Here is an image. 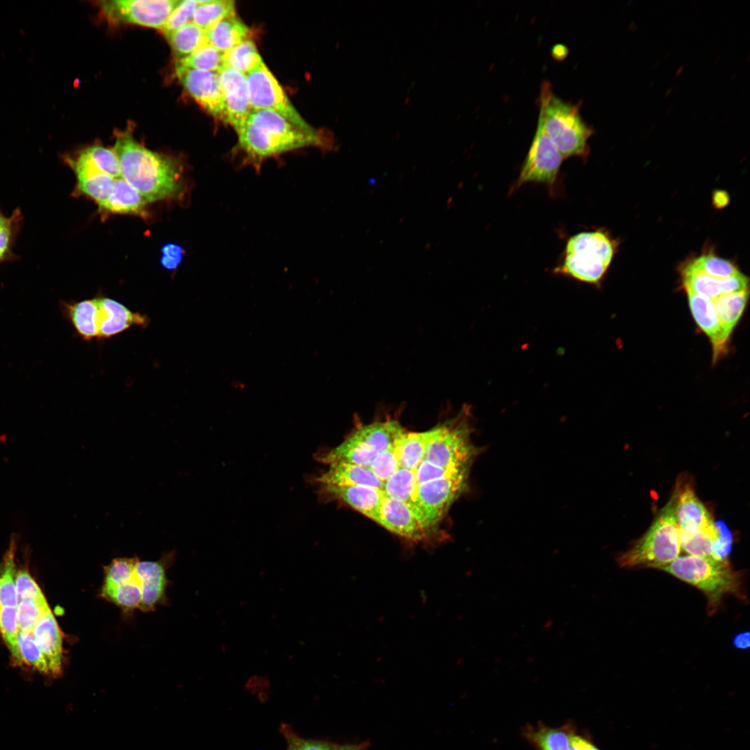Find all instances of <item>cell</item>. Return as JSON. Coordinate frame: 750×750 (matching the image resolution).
I'll list each match as a JSON object with an SVG mask.
<instances>
[{
  "mask_svg": "<svg viewBox=\"0 0 750 750\" xmlns=\"http://www.w3.org/2000/svg\"><path fill=\"white\" fill-rule=\"evenodd\" d=\"M197 6L195 0L179 1L160 30L161 32L166 35L190 23Z\"/></svg>",
  "mask_w": 750,
  "mask_h": 750,
  "instance_id": "ee69618b",
  "label": "cell"
},
{
  "mask_svg": "<svg viewBox=\"0 0 750 750\" xmlns=\"http://www.w3.org/2000/svg\"><path fill=\"white\" fill-rule=\"evenodd\" d=\"M692 316L699 327L709 338L716 358L726 344L722 326L713 301L708 297L687 292Z\"/></svg>",
  "mask_w": 750,
  "mask_h": 750,
  "instance_id": "d4e9b609",
  "label": "cell"
},
{
  "mask_svg": "<svg viewBox=\"0 0 750 750\" xmlns=\"http://www.w3.org/2000/svg\"><path fill=\"white\" fill-rule=\"evenodd\" d=\"M429 430L421 433L404 431L396 440L394 449L399 467L415 470L424 460Z\"/></svg>",
  "mask_w": 750,
  "mask_h": 750,
  "instance_id": "1f68e13d",
  "label": "cell"
},
{
  "mask_svg": "<svg viewBox=\"0 0 750 750\" xmlns=\"http://www.w3.org/2000/svg\"><path fill=\"white\" fill-rule=\"evenodd\" d=\"M369 468L381 481H387L399 468L394 446L378 453Z\"/></svg>",
  "mask_w": 750,
  "mask_h": 750,
  "instance_id": "f6af8a7d",
  "label": "cell"
},
{
  "mask_svg": "<svg viewBox=\"0 0 750 750\" xmlns=\"http://www.w3.org/2000/svg\"><path fill=\"white\" fill-rule=\"evenodd\" d=\"M147 203L135 189L119 177L115 180L113 190L108 200L100 208L111 213L133 214L146 217Z\"/></svg>",
  "mask_w": 750,
  "mask_h": 750,
  "instance_id": "83f0119b",
  "label": "cell"
},
{
  "mask_svg": "<svg viewBox=\"0 0 750 750\" xmlns=\"http://www.w3.org/2000/svg\"><path fill=\"white\" fill-rule=\"evenodd\" d=\"M249 28L236 15L225 18L206 31L208 44L224 53L249 38Z\"/></svg>",
  "mask_w": 750,
  "mask_h": 750,
  "instance_id": "f1b7e54d",
  "label": "cell"
},
{
  "mask_svg": "<svg viewBox=\"0 0 750 750\" xmlns=\"http://www.w3.org/2000/svg\"><path fill=\"white\" fill-rule=\"evenodd\" d=\"M614 252L612 241L605 232H580L567 239L561 260L552 272L580 282L598 284L610 265Z\"/></svg>",
  "mask_w": 750,
  "mask_h": 750,
  "instance_id": "8992f818",
  "label": "cell"
},
{
  "mask_svg": "<svg viewBox=\"0 0 750 750\" xmlns=\"http://www.w3.org/2000/svg\"><path fill=\"white\" fill-rule=\"evenodd\" d=\"M113 150L120 164L121 177L147 202L182 194L183 168L172 158L147 149L128 132L117 135Z\"/></svg>",
  "mask_w": 750,
  "mask_h": 750,
  "instance_id": "7a4b0ae2",
  "label": "cell"
},
{
  "mask_svg": "<svg viewBox=\"0 0 750 750\" xmlns=\"http://www.w3.org/2000/svg\"><path fill=\"white\" fill-rule=\"evenodd\" d=\"M16 544V539L12 538L0 563V606L17 607L19 603L15 586Z\"/></svg>",
  "mask_w": 750,
  "mask_h": 750,
  "instance_id": "d590c367",
  "label": "cell"
},
{
  "mask_svg": "<svg viewBox=\"0 0 750 750\" xmlns=\"http://www.w3.org/2000/svg\"><path fill=\"white\" fill-rule=\"evenodd\" d=\"M17 608L19 631L24 633H32L41 617L51 610L47 599L21 601Z\"/></svg>",
  "mask_w": 750,
  "mask_h": 750,
  "instance_id": "7bdbcfd3",
  "label": "cell"
},
{
  "mask_svg": "<svg viewBox=\"0 0 750 750\" xmlns=\"http://www.w3.org/2000/svg\"><path fill=\"white\" fill-rule=\"evenodd\" d=\"M281 731L287 742L286 750H331L333 744L301 738L285 724L282 725Z\"/></svg>",
  "mask_w": 750,
  "mask_h": 750,
  "instance_id": "7dc6e473",
  "label": "cell"
},
{
  "mask_svg": "<svg viewBox=\"0 0 750 750\" xmlns=\"http://www.w3.org/2000/svg\"><path fill=\"white\" fill-rule=\"evenodd\" d=\"M32 633L47 660L50 676H60L63 662L62 636L51 610L41 617Z\"/></svg>",
  "mask_w": 750,
  "mask_h": 750,
  "instance_id": "603a6c76",
  "label": "cell"
},
{
  "mask_svg": "<svg viewBox=\"0 0 750 750\" xmlns=\"http://www.w3.org/2000/svg\"><path fill=\"white\" fill-rule=\"evenodd\" d=\"M177 0H111L101 6L111 21L161 30L177 6Z\"/></svg>",
  "mask_w": 750,
  "mask_h": 750,
  "instance_id": "4fadbf2b",
  "label": "cell"
},
{
  "mask_svg": "<svg viewBox=\"0 0 750 750\" xmlns=\"http://www.w3.org/2000/svg\"><path fill=\"white\" fill-rule=\"evenodd\" d=\"M175 556V551H172L165 552L156 561H138L135 571L142 592V601L139 608L141 611H153L157 606L165 601L167 585L166 570L174 561Z\"/></svg>",
  "mask_w": 750,
  "mask_h": 750,
  "instance_id": "e0dca14e",
  "label": "cell"
},
{
  "mask_svg": "<svg viewBox=\"0 0 750 750\" xmlns=\"http://www.w3.org/2000/svg\"><path fill=\"white\" fill-rule=\"evenodd\" d=\"M568 728L569 723L552 727L539 722L524 726L522 735L535 750H569Z\"/></svg>",
  "mask_w": 750,
  "mask_h": 750,
  "instance_id": "f546056e",
  "label": "cell"
},
{
  "mask_svg": "<svg viewBox=\"0 0 750 750\" xmlns=\"http://www.w3.org/2000/svg\"><path fill=\"white\" fill-rule=\"evenodd\" d=\"M417 487L415 472L412 470L399 467L384 482L383 492L387 497L408 505L426 531L423 513L417 506L415 499Z\"/></svg>",
  "mask_w": 750,
  "mask_h": 750,
  "instance_id": "4316f807",
  "label": "cell"
},
{
  "mask_svg": "<svg viewBox=\"0 0 750 750\" xmlns=\"http://www.w3.org/2000/svg\"><path fill=\"white\" fill-rule=\"evenodd\" d=\"M412 471L415 472L417 484L418 485L426 482L453 474L469 473L470 469H446L435 466L425 460H422L418 467Z\"/></svg>",
  "mask_w": 750,
  "mask_h": 750,
  "instance_id": "c3c4849f",
  "label": "cell"
},
{
  "mask_svg": "<svg viewBox=\"0 0 750 750\" xmlns=\"http://www.w3.org/2000/svg\"><path fill=\"white\" fill-rule=\"evenodd\" d=\"M197 3L191 22L205 31L235 15V1L232 0H205Z\"/></svg>",
  "mask_w": 750,
  "mask_h": 750,
  "instance_id": "836d02e7",
  "label": "cell"
},
{
  "mask_svg": "<svg viewBox=\"0 0 750 750\" xmlns=\"http://www.w3.org/2000/svg\"><path fill=\"white\" fill-rule=\"evenodd\" d=\"M314 480L318 484L362 485L383 491L384 488V482L378 478L369 467L342 462L329 464L328 469Z\"/></svg>",
  "mask_w": 750,
  "mask_h": 750,
  "instance_id": "484cf974",
  "label": "cell"
},
{
  "mask_svg": "<svg viewBox=\"0 0 750 750\" xmlns=\"http://www.w3.org/2000/svg\"><path fill=\"white\" fill-rule=\"evenodd\" d=\"M690 268L717 278H726L740 272L731 261L712 254L701 256L690 264Z\"/></svg>",
  "mask_w": 750,
  "mask_h": 750,
  "instance_id": "ab89813d",
  "label": "cell"
},
{
  "mask_svg": "<svg viewBox=\"0 0 750 750\" xmlns=\"http://www.w3.org/2000/svg\"><path fill=\"white\" fill-rule=\"evenodd\" d=\"M733 645L739 649H745L749 647V633L742 632L738 633L733 640Z\"/></svg>",
  "mask_w": 750,
  "mask_h": 750,
  "instance_id": "816d5d0a",
  "label": "cell"
},
{
  "mask_svg": "<svg viewBox=\"0 0 750 750\" xmlns=\"http://www.w3.org/2000/svg\"><path fill=\"white\" fill-rule=\"evenodd\" d=\"M683 284L686 292L714 299L724 294L749 289V278L740 272L728 278H717L686 266L683 271Z\"/></svg>",
  "mask_w": 750,
  "mask_h": 750,
  "instance_id": "7402d4cb",
  "label": "cell"
},
{
  "mask_svg": "<svg viewBox=\"0 0 750 750\" xmlns=\"http://www.w3.org/2000/svg\"><path fill=\"white\" fill-rule=\"evenodd\" d=\"M263 62L254 42L248 38L224 53V67L244 75Z\"/></svg>",
  "mask_w": 750,
  "mask_h": 750,
  "instance_id": "e575fe53",
  "label": "cell"
},
{
  "mask_svg": "<svg viewBox=\"0 0 750 750\" xmlns=\"http://www.w3.org/2000/svg\"><path fill=\"white\" fill-rule=\"evenodd\" d=\"M17 641L22 663H26L42 674L50 676L47 660L33 633L19 631Z\"/></svg>",
  "mask_w": 750,
  "mask_h": 750,
  "instance_id": "60d3db41",
  "label": "cell"
},
{
  "mask_svg": "<svg viewBox=\"0 0 750 750\" xmlns=\"http://www.w3.org/2000/svg\"><path fill=\"white\" fill-rule=\"evenodd\" d=\"M176 65L217 73L224 67V53L207 42L189 56L176 60Z\"/></svg>",
  "mask_w": 750,
  "mask_h": 750,
  "instance_id": "74e56055",
  "label": "cell"
},
{
  "mask_svg": "<svg viewBox=\"0 0 750 750\" xmlns=\"http://www.w3.org/2000/svg\"><path fill=\"white\" fill-rule=\"evenodd\" d=\"M471 419L465 406L453 418L430 429L423 460L446 469H471L481 451L472 442Z\"/></svg>",
  "mask_w": 750,
  "mask_h": 750,
  "instance_id": "52a82bcc",
  "label": "cell"
},
{
  "mask_svg": "<svg viewBox=\"0 0 750 750\" xmlns=\"http://www.w3.org/2000/svg\"><path fill=\"white\" fill-rule=\"evenodd\" d=\"M390 532L412 542L423 540L426 531L405 503L383 497L372 519Z\"/></svg>",
  "mask_w": 750,
  "mask_h": 750,
  "instance_id": "ac0fdd59",
  "label": "cell"
},
{
  "mask_svg": "<svg viewBox=\"0 0 750 750\" xmlns=\"http://www.w3.org/2000/svg\"><path fill=\"white\" fill-rule=\"evenodd\" d=\"M246 77L252 110H273L306 131H318L306 122L295 109L264 62L248 73Z\"/></svg>",
  "mask_w": 750,
  "mask_h": 750,
  "instance_id": "9c48e42d",
  "label": "cell"
},
{
  "mask_svg": "<svg viewBox=\"0 0 750 750\" xmlns=\"http://www.w3.org/2000/svg\"><path fill=\"white\" fill-rule=\"evenodd\" d=\"M65 161L76 175V192L102 206L110 197L116 178L98 170L81 151L73 156H65Z\"/></svg>",
  "mask_w": 750,
  "mask_h": 750,
  "instance_id": "d6986e66",
  "label": "cell"
},
{
  "mask_svg": "<svg viewBox=\"0 0 750 750\" xmlns=\"http://www.w3.org/2000/svg\"><path fill=\"white\" fill-rule=\"evenodd\" d=\"M367 744H333L331 750H366Z\"/></svg>",
  "mask_w": 750,
  "mask_h": 750,
  "instance_id": "f5cc1de1",
  "label": "cell"
},
{
  "mask_svg": "<svg viewBox=\"0 0 750 750\" xmlns=\"http://www.w3.org/2000/svg\"><path fill=\"white\" fill-rule=\"evenodd\" d=\"M19 632L17 607L0 606V633L14 662L19 665L22 662L18 647Z\"/></svg>",
  "mask_w": 750,
  "mask_h": 750,
  "instance_id": "f35d334b",
  "label": "cell"
},
{
  "mask_svg": "<svg viewBox=\"0 0 750 750\" xmlns=\"http://www.w3.org/2000/svg\"><path fill=\"white\" fill-rule=\"evenodd\" d=\"M564 159L538 118L528 153L510 191H515L524 184L529 183L552 186L556 181Z\"/></svg>",
  "mask_w": 750,
  "mask_h": 750,
  "instance_id": "30bf717a",
  "label": "cell"
},
{
  "mask_svg": "<svg viewBox=\"0 0 750 750\" xmlns=\"http://www.w3.org/2000/svg\"><path fill=\"white\" fill-rule=\"evenodd\" d=\"M96 298L99 307V340L108 339L132 326L146 328L150 319L133 312L121 302L106 296Z\"/></svg>",
  "mask_w": 750,
  "mask_h": 750,
  "instance_id": "ffe728a7",
  "label": "cell"
},
{
  "mask_svg": "<svg viewBox=\"0 0 750 750\" xmlns=\"http://www.w3.org/2000/svg\"><path fill=\"white\" fill-rule=\"evenodd\" d=\"M183 253V249L178 244H165L161 249V265L169 271L175 270L181 262Z\"/></svg>",
  "mask_w": 750,
  "mask_h": 750,
  "instance_id": "681fc988",
  "label": "cell"
},
{
  "mask_svg": "<svg viewBox=\"0 0 750 750\" xmlns=\"http://www.w3.org/2000/svg\"><path fill=\"white\" fill-rule=\"evenodd\" d=\"M237 134L239 167H251L257 173L268 158L308 147L328 151L331 146L327 133L306 131L269 110H252Z\"/></svg>",
  "mask_w": 750,
  "mask_h": 750,
  "instance_id": "6da1fadb",
  "label": "cell"
},
{
  "mask_svg": "<svg viewBox=\"0 0 750 750\" xmlns=\"http://www.w3.org/2000/svg\"><path fill=\"white\" fill-rule=\"evenodd\" d=\"M701 591L707 600V613L711 616L721 606L723 598L731 594L747 600L744 574L735 571L728 559L692 555L678 556L659 569Z\"/></svg>",
  "mask_w": 750,
  "mask_h": 750,
  "instance_id": "3957f363",
  "label": "cell"
},
{
  "mask_svg": "<svg viewBox=\"0 0 750 750\" xmlns=\"http://www.w3.org/2000/svg\"><path fill=\"white\" fill-rule=\"evenodd\" d=\"M405 431L400 422L388 417L367 424H360L339 445L317 456L326 464L348 462L369 467L381 452L394 445Z\"/></svg>",
  "mask_w": 750,
  "mask_h": 750,
  "instance_id": "ba28073f",
  "label": "cell"
},
{
  "mask_svg": "<svg viewBox=\"0 0 750 750\" xmlns=\"http://www.w3.org/2000/svg\"><path fill=\"white\" fill-rule=\"evenodd\" d=\"M319 494L326 499L338 500L373 519L385 496L383 490L362 485L319 484Z\"/></svg>",
  "mask_w": 750,
  "mask_h": 750,
  "instance_id": "44dd1931",
  "label": "cell"
},
{
  "mask_svg": "<svg viewBox=\"0 0 750 750\" xmlns=\"http://www.w3.org/2000/svg\"><path fill=\"white\" fill-rule=\"evenodd\" d=\"M674 490L676 493V517L679 530L707 535L719 543V551H721L719 527L697 496L693 482L683 475L678 478Z\"/></svg>",
  "mask_w": 750,
  "mask_h": 750,
  "instance_id": "5bb4252c",
  "label": "cell"
},
{
  "mask_svg": "<svg viewBox=\"0 0 750 750\" xmlns=\"http://www.w3.org/2000/svg\"><path fill=\"white\" fill-rule=\"evenodd\" d=\"M90 162L100 172L114 178L121 177L119 159L115 151L101 145H93L81 150Z\"/></svg>",
  "mask_w": 750,
  "mask_h": 750,
  "instance_id": "b9f144b4",
  "label": "cell"
},
{
  "mask_svg": "<svg viewBox=\"0 0 750 750\" xmlns=\"http://www.w3.org/2000/svg\"><path fill=\"white\" fill-rule=\"evenodd\" d=\"M178 79L188 94L207 112L227 124L218 73L176 65Z\"/></svg>",
  "mask_w": 750,
  "mask_h": 750,
  "instance_id": "9a60e30c",
  "label": "cell"
},
{
  "mask_svg": "<svg viewBox=\"0 0 750 750\" xmlns=\"http://www.w3.org/2000/svg\"><path fill=\"white\" fill-rule=\"evenodd\" d=\"M227 124L238 133L246 124L252 110L245 75L223 67L218 72Z\"/></svg>",
  "mask_w": 750,
  "mask_h": 750,
  "instance_id": "2e32d148",
  "label": "cell"
},
{
  "mask_svg": "<svg viewBox=\"0 0 750 750\" xmlns=\"http://www.w3.org/2000/svg\"><path fill=\"white\" fill-rule=\"evenodd\" d=\"M62 316L83 340H99V307L96 298L81 301H61Z\"/></svg>",
  "mask_w": 750,
  "mask_h": 750,
  "instance_id": "cb8c5ba5",
  "label": "cell"
},
{
  "mask_svg": "<svg viewBox=\"0 0 750 750\" xmlns=\"http://www.w3.org/2000/svg\"><path fill=\"white\" fill-rule=\"evenodd\" d=\"M138 556L115 558L103 567L104 578L100 597L124 612L139 609L141 588L135 574Z\"/></svg>",
  "mask_w": 750,
  "mask_h": 750,
  "instance_id": "8fae6325",
  "label": "cell"
},
{
  "mask_svg": "<svg viewBox=\"0 0 750 750\" xmlns=\"http://www.w3.org/2000/svg\"><path fill=\"white\" fill-rule=\"evenodd\" d=\"M24 217L19 208L10 215H5L0 207V265L16 259L13 248L23 224Z\"/></svg>",
  "mask_w": 750,
  "mask_h": 750,
  "instance_id": "8d00e7d4",
  "label": "cell"
},
{
  "mask_svg": "<svg viewBox=\"0 0 750 750\" xmlns=\"http://www.w3.org/2000/svg\"><path fill=\"white\" fill-rule=\"evenodd\" d=\"M469 473H460L418 485L415 492L426 531L436 524L467 489Z\"/></svg>",
  "mask_w": 750,
  "mask_h": 750,
  "instance_id": "7c38bea8",
  "label": "cell"
},
{
  "mask_svg": "<svg viewBox=\"0 0 750 750\" xmlns=\"http://www.w3.org/2000/svg\"><path fill=\"white\" fill-rule=\"evenodd\" d=\"M749 290L724 294L712 299L723 335L727 342L746 307Z\"/></svg>",
  "mask_w": 750,
  "mask_h": 750,
  "instance_id": "4dcf8cb0",
  "label": "cell"
},
{
  "mask_svg": "<svg viewBox=\"0 0 750 750\" xmlns=\"http://www.w3.org/2000/svg\"><path fill=\"white\" fill-rule=\"evenodd\" d=\"M676 501V493L674 490L649 529L628 550L617 556V562L621 567L659 569L679 556L681 548Z\"/></svg>",
  "mask_w": 750,
  "mask_h": 750,
  "instance_id": "5b68a950",
  "label": "cell"
},
{
  "mask_svg": "<svg viewBox=\"0 0 750 750\" xmlns=\"http://www.w3.org/2000/svg\"><path fill=\"white\" fill-rule=\"evenodd\" d=\"M15 586L19 602L26 599L35 601L46 599L35 581L26 569H19L16 573Z\"/></svg>",
  "mask_w": 750,
  "mask_h": 750,
  "instance_id": "bcb514c9",
  "label": "cell"
},
{
  "mask_svg": "<svg viewBox=\"0 0 750 750\" xmlns=\"http://www.w3.org/2000/svg\"><path fill=\"white\" fill-rule=\"evenodd\" d=\"M538 105V118L564 158L586 157L594 130L583 120L580 105L559 97L547 81L540 85Z\"/></svg>",
  "mask_w": 750,
  "mask_h": 750,
  "instance_id": "277c9868",
  "label": "cell"
},
{
  "mask_svg": "<svg viewBox=\"0 0 750 750\" xmlns=\"http://www.w3.org/2000/svg\"><path fill=\"white\" fill-rule=\"evenodd\" d=\"M177 60L183 59L207 43L206 31L190 22L165 35Z\"/></svg>",
  "mask_w": 750,
  "mask_h": 750,
  "instance_id": "d6a6232c",
  "label": "cell"
},
{
  "mask_svg": "<svg viewBox=\"0 0 750 750\" xmlns=\"http://www.w3.org/2000/svg\"><path fill=\"white\" fill-rule=\"evenodd\" d=\"M568 731L569 750H601L588 734L578 732L571 722Z\"/></svg>",
  "mask_w": 750,
  "mask_h": 750,
  "instance_id": "f907efd6",
  "label": "cell"
}]
</instances>
